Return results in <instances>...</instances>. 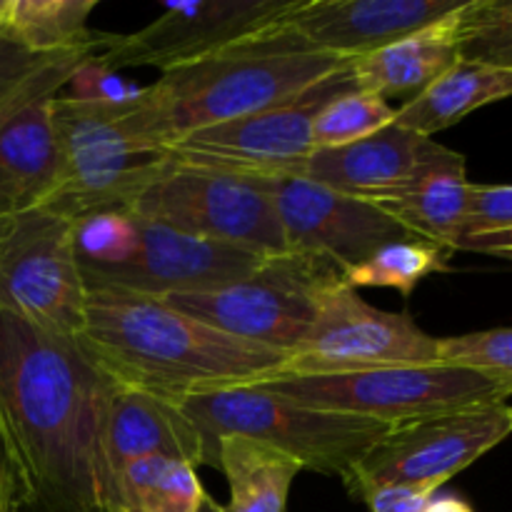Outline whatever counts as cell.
Returning a JSON list of instances; mask_svg holds the SVG:
<instances>
[{
	"mask_svg": "<svg viewBox=\"0 0 512 512\" xmlns=\"http://www.w3.org/2000/svg\"><path fill=\"white\" fill-rule=\"evenodd\" d=\"M0 512H20V495L15 485L13 470H10L8 458L0 445Z\"/></svg>",
	"mask_w": 512,
	"mask_h": 512,
	"instance_id": "36",
	"label": "cell"
},
{
	"mask_svg": "<svg viewBox=\"0 0 512 512\" xmlns=\"http://www.w3.org/2000/svg\"><path fill=\"white\" fill-rule=\"evenodd\" d=\"M455 250L435 240L408 235L388 243L355 268L345 270L343 283L348 288H390L398 290L405 300L415 293L425 278L435 273H448Z\"/></svg>",
	"mask_w": 512,
	"mask_h": 512,
	"instance_id": "27",
	"label": "cell"
},
{
	"mask_svg": "<svg viewBox=\"0 0 512 512\" xmlns=\"http://www.w3.org/2000/svg\"><path fill=\"white\" fill-rule=\"evenodd\" d=\"M438 363L488 375L512 395V328L438 338Z\"/></svg>",
	"mask_w": 512,
	"mask_h": 512,
	"instance_id": "31",
	"label": "cell"
},
{
	"mask_svg": "<svg viewBox=\"0 0 512 512\" xmlns=\"http://www.w3.org/2000/svg\"><path fill=\"white\" fill-rule=\"evenodd\" d=\"M435 493L438 490L410 485H378L365 490L358 500H363L370 512H423Z\"/></svg>",
	"mask_w": 512,
	"mask_h": 512,
	"instance_id": "34",
	"label": "cell"
},
{
	"mask_svg": "<svg viewBox=\"0 0 512 512\" xmlns=\"http://www.w3.org/2000/svg\"><path fill=\"white\" fill-rule=\"evenodd\" d=\"M460 60L512 73V0H468L458 13Z\"/></svg>",
	"mask_w": 512,
	"mask_h": 512,
	"instance_id": "29",
	"label": "cell"
},
{
	"mask_svg": "<svg viewBox=\"0 0 512 512\" xmlns=\"http://www.w3.org/2000/svg\"><path fill=\"white\" fill-rule=\"evenodd\" d=\"M465 0H300L285 20L315 50L358 60L458 10Z\"/></svg>",
	"mask_w": 512,
	"mask_h": 512,
	"instance_id": "16",
	"label": "cell"
},
{
	"mask_svg": "<svg viewBox=\"0 0 512 512\" xmlns=\"http://www.w3.org/2000/svg\"><path fill=\"white\" fill-rule=\"evenodd\" d=\"M108 453L115 475L143 458H173L195 468L215 465L208 440L178 405L115 385L108 413Z\"/></svg>",
	"mask_w": 512,
	"mask_h": 512,
	"instance_id": "19",
	"label": "cell"
},
{
	"mask_svg": "<svg viewBox=\"0 0 512 512\" xmlns=\"http://www.w3.org/2000/svg\"><path fill=\"white\" fill-rule=\"evenodd\" d=\"M458 250H470V253H485L495 255V258L512 260V228L465 235V238H460Z\"/></svg>",
	"mask_w": 512,
	"mask_h": 512,
	"instance_id": "35",
	"label": "cell"
},
{
	"mask_svg": "<svg viewBox=\"0 0 512 512\" xmlns=\"http://www.w3.org/2000/svg\"><path fill=\"white\" fill-rule=\"evenodd\" d=\"M438 145L433 138L390 123L388 128L355 143L315 148L290 178L310 180L350 198L375 200L398 188L438 150Z\"/></svg>",
	"mask_w": 512,
	"mask_h": 512,
	"instance_id": "17",
	"label": "cell"
},
{
	"mask_svg": "<svg viewBox=\"0 0 512 512\" xmlns=\"http://www.w3.org/2000/svg\"><path fill=\"white\" fill-rule=\"evenodd\" d=\"M98 0H8L5 38L33 53L100 48L108 33L88 28Z\"/></svg>",
	"mask_w": 512,
	"mask_h": 512,
	"instance_id": "24",
	"label": "cell"
},
{
	"mask_svg": "<svg viewBox=\"0 0 512 512\" xmlns=\"http://www.w3.org/2000/svg\"><path fill=\"white\" fill-rule=\"evenodd\" d=\"M263 260L268 258L138 218V245L133 255L115 268L83 278L85 285H108L150 298H168L223 288L253 273Z\"/></svg>",
	"mask_w": 512,
	"mask_h": 512,
	"instance_id": "15",
	"label": "cell"
},
{
	"mask_svg": "<svg viewBox=\"0 0 512 512\" xmlns=\"http://www.w3.org/2000/svg\"><path fill=\"white\" fill-rule=\"evenodd\" d=\"M255 388L303 408L358 415L388 428L498 405L510 398V390L488 375L443 363L318 378H275Z\"/></svg>",
	"mask_w": 512,
	"mask_h": 512,
	"instance_id": "5",
	"label": "cell"
},
{
	"mask_svg": "<svg viewBox=\"0 0 512 512\" xmlns=\"http://www.w3.org/2000/svg\"><path fill=\"white\" fill-rule=\"evenodd\" d=\"M180 410L203 433L213 455L215 440L243 435L280 450L303 470L333 475L343 485L360 460L393 430L358 415L303 408L255 385L190 398Z\"/></svg>",
	"mask_w": 512,
	"mask_h": 512,
	"instance_id": "4",
	"label": "cell"
},
{
	"mask_svg": "<svg viewBox=\"0 0 512 512\" xmlns=\"http://www.w3.org/2000/svg\"><path fill=\"white\" fill-rule=\"evenodd\" d=\"M0 313L60 340H78L88 285L73 243V220L48 208L8 215L0 228Z\"/></svg>",
	"mask_w": 512,
	"mask_h": 512,
	"instance_id": "7",
	"label": "cell"
},
{
	"mask_svg": "<svg viewBox=\"0 0 512 512\" xmlns=\"http://www.w3.org/2000/svg\"><path fill=\"white\" fill-rule=\"evenodd\" d=\"M512 228V185L470 183L465 235Z\"/></svg>",
	"mask_w": 512,
	"mask_h": 512,
	"instance_id": "33",
	"label": "cell"
},
{
	"mask_svg": "<svg viewBox=\"0 0 512 512\" xmlns=\"http://www.w3.org/2000/svg\"><path fill=\"white\" fill-rule=\"evenodd\" d=\"M468 163L463 153L438 145L428 160L418 165L390 193L370 200L398 220L405 230L458 250L468 213Z\"/></svg>",
	"mask_w": 512,
	"mask_h": 512,
	"instance_id": "20",
	"label": "cell"
},
{
	"mask_svg": "<svg viewBox=\"0 0 512 512\" xmlns=\"http://www.w3.org/2000/svg\"><path fill=\"white\" fill-rule=\"evenodd\" d=\"M100 48L33 53L0 35V123L35 100L58 95L70 83L75 70Z\"/></svg>",
	"mask_w": 512,
	"mask_h": 512,
	"instance_id": "25",
	"label": "cell"
},
{
	"mask_svg": "<svg viewBox=\"0 0 512 512\" xmlns=\"http://www.w3.org/2000/svg\"><path fill=\"white\" fill-rule=\"evenodd\" d=\"M350 88L355 83L348 68L278 108L193 130L165 145L163 155L188 168L245 178H290L315 150L313 123L318 110Z\"/></svg>",
	"mask_w": 512,
	"mask_h": 512,
	"instance_id": "11",
	"label": "cell"
},
{
	"mask_svg": "<svg viewBox=\"0 0 512 512\" xmlns=\"http://www.w3.org/2000/svg\"><path fill=\"white\" fill-rule=\"evenodd\" d=\"M438 363V338L408 313L373 308L340 280L325 293L318 318L288 355L280 378L350 375Z\"/></svg>",
	"mask_w": 512,
	"mask_h": 512,
	"instance_id": "10",
	"label": "cell"
},
{
	"mask_svg": "<svg viewBox=\"0 0 512 512\" xmlns=\"http://www.w3.org/2000/svg\"><path fill=\"white\" fill-rule=\"evenodd\" d=\"M110 395L78 343L0 313V445L20 512H120Z\"/></svg>",
	"mask_w": 512,
	"mask_h": 512,
	"instance_id": "1",
	"label": "cell"
},
{
	"mask_svg": "<svg viewBox=\"0 0 512 512\" xmlns=\"http://www.w3.org/2000/svg\"><path fill=\"white\" fill-rule=\"evenodd\" d=\"M300 0H190L165 5L163 15L130 35H108L95 60L110 70L195 63L228 45L285 25Z\"/></svg>",
	"mask_w": 512,
	"mask_h": 512,
	"instance_id": "13",
	"label": "cell"
},
{
	"mask_svg": "<svg viewBox=\"0 0 512 512\" xmlns=\"http://www.w3.org/2000/svg\"><path fill=\"white\" fill-rule=\"evenodd\" d=\"M512 435L508 403L460 410L393 428L345 483L353 498L378 485L440 490L450 478Z\"/></svg>",
	"mask_w": 512,
	"mask_h": 512,
	"instance_id": "12",
	"label": "cell"
},
{
	"mask_svg": "<svg viewBox=\"0 0 512 512\" xmlns=\"http://www.w3.org/2000/svg\"><path fill=\"white\" fill-rule=\"evenodd\" d=\"M215 468L230 488V500L220 512H288L290 488L303 470L280 450L243 435L215 440Z\"/></svg>",
	"mask_w": 512,
	"mask_h": 512,
	"instance_id": "23",
	"label": "cell"
},
{
	"mask_svg": "<svg viewBox=\"0 0 512 512\" xmlns=\"http://www.w3.org/2000/svg\"><path fill=\"white\" fill-rule=\"evenodd\" d=\"M350 68V60L305 43L288 25L245 38L195 63L178 65L123 113L135 143L163 153L193 130L248 118L308 93Z\"/></svg>",
	"mask_w": 512,
	"mask_h": 512,
	"instance_id": "3",
	"label": "cell"
},
{
	"mask_svg": "<svg viewBox=\"0 0 512 512\" xmlns=\"http://www.w3.org/2000/svg\"><path fill=\"white\" fill-rule=\"evenodd\" d=\"M120 512H200L205 500L198 468L173 458H143L118 475Z\"/></svg>",
	"mask_w": 512,
	"mask_h": 512,
	"instance_id": "26",
	"label": "cell"
},
{
	"mask_svg": "<svg viewBox=\"0 0 512 512\" xmlns=\"http://www.w3.org/2000/svg\"><path fill=\"white\" fill-rule=\"evenodd\" d=\"M75 255L83 275L115 268L138 245V218L130 210H100L73 220Z\"/></svg>",
	"mask_w": 512,
	"mask_h": 512,
	"instance_id": "30",
	"label": "cell"
},
{
	"mask_svg": "<svg viewBox=\"0 0 512 512\" xmlns=\"http://www.w3.org/2000/svg\"><path fill=\"white\" fill-rule=\"evenodd\" d=\"M130 213L148 223L260 258L288 253L278 210L258 178L188 168L168 158Z\"/></svg>",
	"mask_w": 512,
	"mask_h": 512,
	"instance_id": "8",
	"label": "cell"
},
{
	"mask_svg": "<svg viewBox=\"0 0 512 512\" xmlns=\"http://www.w3.org/2000/svg\"><path fill=\"white\" fill-rule=\"evenodd\" d=\"M505 98H512L510 70L458 60L423 93L395 108V123L425 138H433L440 130L453 128L473 110Z\"/></svg>",
	"mask_w": 512,
	"mask_h": 512,
	"instance_id": "22",
	"label": "cell"
},
{
	"mask_svg": "<svg viewBox=\"0 0 512 512\" xmlns=\"http://www.w3.org/2000/svg\"><path fill=\"white\" fill-rule=\"evenodd\" d=\"M70 90V98L75 100H90V103H110V105H125L135 103V100L143 98L145 85L133 83V80L123 78L118 70H110L105 65H100L95 60V55H90L75 75L70 78V83L65 85Z\"/></svg>",
	"mask_w": 512,
	"mask_h": 512,
	"instance_id": "32",
	"label": "cell"
},
{
	"mask_svg": "<svg viewBox=\"0 0 512 512\" xmlns=\"http://www.w3.org/2000/svg\"><path fill=\"white\" fill-rule=\"evenodd\" d=\"M340 280L343 273L325 260L285 253L223 288L163 300L220 333L290 355L318 318L325 293Z\"/></svg>",
	"mask_w": 512,
	"mask_h": 512,
	"instance_id": "6",
	"label": "cell"
},
{
	"mask_svg": "<svg viewBox=\"0 0 512 512\" xmlns=\"http://www.w3.org/2000/svg\"><path fill=\"white\" fill-rule=\"evenodd\" d=\"M5 18H8V0H0V35H5Z\"/></svg>",
	"mask_w": 512,
	"mask_h": 512,
	"instance_id": "38",
	"label": "cell"
},
{
	"mask_svg": "<svg viewBox=\"0 0 512 512\" xmlns=\"http://www.w3.org/2000/svg\"><path fill=\"white\" fill-rule=\"evenodd\" d=\"M5 218H8V215H3V213H0V228H3V223H5Z\"/></svg>",
	"mask_w": 512,
	"mask_h": 512,
	"instance_id": "40",
	"label": "cell"
},
{
	"mask_svg": "<svg viewBox=\"0 0 512 512\" xmlns=\"http://www.w3.org/2000/svg\"><path fill=\"white\" fill-rule=\"evenodd\" d=\"M460 8L375 53L350 60V78L355 88L380 95L383 100L405 98V103L423 93L460 60Z\"/></svg>",
	"mask_w": 512,
	"mask_h": 512,
	"instance_id": "21",
	"label": "cell"
},
{
	"mask_svg": "<svg viewBox=\"0 0 512 512\" xmlns=\"http://www.w3.org/2000/svg\"><path fill=\"white\" fill-rule=\"evenodd\" d=\"M128 105L55 95L53 115L65 150V178L48 210L68 220L100 210H130L163 173L168 158L125 133Z\"/></svg>",
	"mask_w": 512,
	"mask_h": 512,
	"instance_id": "9",
	"label": "cell"
},
{
	"mask_svg": "<svg viewBox=\"0 0 512 512\" xmlns=\"http://www.w3.org/2000/svg\"><path fill=\"white\" fill-rule=\"evenodd\" d=\"M55 98V95H53ZM53 98L35 100L0 123V213L48 208L65 178Z\"/></svg>",
	"mask_w": 512,
	"mask_h": 512,
	"instance_id": "18",
	"label": "cell"
},
{
	"mask_svg": "<svg viewBox=\"0 0 512 512\" xmlns=\"http://www.w3.org/2000/svg\"><path fill=\"white\" fill-rule=\"evenodd\" d=\"M423 512H475L473 505L458 493H435Z\"/></svg>",
	"mask_w": 512,
	"mask_h": 512,
	"instance_id": "37",
	"label": "cell"
},
{
	"mask_svg": "<svg viewBox=\"0 0 512 512\" xmlns=\"http://www.w3.org/2000/svg\"><path fill=\"white\" fill-rule=\"evenodd\" d=\"M115 385L183 405L283 375L288 355L220 333L163 298L88 285L85 328L75 340Z\"/></svg>",
	"mask_w": 512,
	"mask_h": 512,
	"instance_id": "2",
	"label": "cell"
},
{
	"mask_svg": "<svg viewBox=\"0 0 512 512\" xmlns=\"http://www.w3.org/2000/svg\"><path fill=\"white\" fill-rule=\"evenodd\" d=\"M200 512H220V505L215 503V500L210 498V495H205V500H203V508H200Z\"/></svg>",
	"mask_w": 512,
	"mask_h": 512,
	"instance_id": "39",
	"label": "cell"
},
{
	"mask_svg": "<svg viewBox=\"0 0 512 512\" xmlns=\"http://www.w3.org/2000/svg\"><path fill=\"white\" fill-rule=\"evenodd\" d=\"M278 210L288 253L355 268L388 243L413 235L370 200L350 198L303 178H258Z\"/></svg>",
	"mask_w": 512,
	"mask_h": 512,
	"instance_id": "14",
	"label": "cell"
},
{
	"mask_svg": "<svg viewBox=\"0 0 512 512\" xmlns=\"http://www.w3.org/2000/svg\"><path fill=\"white\" fill-rule=\"evenodd\" d=\"M395 123V108L380 95L350 88L330 98L313 123V148H340Z\"/></svg>",
	"mask_w": 512,
	"mask_h": 512,
	"instance_id": "28",
	"label": "cell"
}]
</instances>
